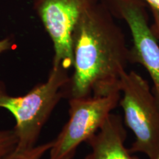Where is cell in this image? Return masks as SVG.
Returning <instances> with one entry per match:
<instances>
[{"label": "cell", "mask_w": 159, "mask_h": 159, "mask_svg": "<svg viewBox=\"0 0 159 159\" xmlns=\"http://www.w3.org/2000/svg\"><path fill=\"white\" fill-rule=\"evenodd\" d=\"M150 5V7L159 10V0H144Z\"/></svg>", "instance_id": "cell-12"}, {"label": "cell", "mask_w": 159, "mask_h": 159, "mask_svg": "<svg viewBox=\"0 0 159 159\" xmlns=\"http://www.w3.org/2000/svg\"><path fill=\"white\" fill-rule=\"evenodd\" d=\"M116 11L126 21L133 38L131 63L144 67L153 84V93L159 105V45L149 25L144 4L141 0H115Z\"/></svg>", "instance_id": "cell-6"}, {"label": "cell", "mask_w": 159, "mask_h": 159, "mask_svg": "<svg viewBox=\"0 0 159 159\" xmlns=\"http://www.w3.org/2000/svg\"><path fill=\"white\" fill-rule=\"evenodd\" d=\"M16 48V43L13 38L5 37L0 39V55Z\"/></svg>", "instance_id": "cell-10"}, {"label": "cell", "mask_w": 159, "mask_h": 159, "mask_svg": "<svg viewBox=\"0 0 159 159\" xmlns=\"http://www.w3.org/2000/svg\"><path fill=\"white\" fill-rule=\"evenodd\" d=\"M73 72L65 98L106 96L120 91L130 49L111 9L100 1L81 16L71 35Z\"/></svg>", "instance_id": "cell-1"}, {"label": "cell", "mask_w": 159, "mask_h": 159, "mask_svg": "<svg viewBox=\"0 0 159 159\" xmlns=\"http://www.w3.org/2000/svg\"><path fill=\"white\" fill-rule=\"evenodd\" d=\"M127 132L120 115H109L102 126L86 142L91 151L83 159H139L125 147Z\"/></svg>", "instance_id": "cell-7"}, {"label": "cell", "mask_w": 159, "mask_h": 159, "mask_svg": "<svg viewBox=\"0 0 159 159\" xmlns=\"http://www.w3.org/2000/svg\"><path fill=\"white\" fill-rule=\"evenodd\" d=\"M119 105L125 122L135 136L129 149L148 159H159V105L150 85L134 71H123L120 80Z\"/></svg>", "instance_id": "cell-3"}, {"label": "cell", "mask_w": 159, "mask_h": 159, "mask_svg": "<svg viewBox=\"0 0 159 159\" xmlns=\"http://www.w3.org/2000/svg\"><path fill=\"white\" fill-rule=\"evenodd\" d=\"M121 91L69 99V119L52 141L48 159H72L83 142L96 134L119 105Z\"/></svg>", "instance_id": "cell-4"}, {"label": "cell", "mask_w": 159, "mask_h": 159, "mask_svg": "<svg viewBox=\"0 0 159 159\" xmlns=\"http://www.w3.org/2000/svg\"><path fill=\"white\" fill-rule=\"evenodd\" d=\"M101 0H33V8L50 38L52 64L72 68L71 35L83 13Z\"/></svg>", "instance_id": "cell-5"}, {"label": "cell", "mask_w": 159, "mask_h": 159, "mask_svg": "<svg viewBox=\"0 0 159 159\" xmlns=\"http://www.w3.org/2000/svg\"><path fill=\"white\" fill-rule=\"evenodd\" d=\"M69 70L61 65L52 64L47 80L35 85L26 94H10L0 80V108L6 109L15 119L13 129L18 139L16 151L37 145L41 131L55 107L65 98V88L69 80Z\"/></svg>", "instance_id": "cell-2"}, {"label": "cell", "mask_w": 159, "mask_h": 159, "mask_svg": "<svg viewBox=\"0 0 159 159\" xmlns=\"http://www.w3.org/2000/svg\"><path fill=\"white\" fill-rule=\"evenodd\" d=\"M18 139L14 130H0V159H6L16 150Z\"/></svg>", "instance_id": "cell-8"}, {"label": "cell", "mask_w": 159, "mask_h": 159, "mask_svg": "<svg viewBox=\"0 0 159 159\" xmlns=\"http://www.w3.org/2000/svg\"><path fill=\"white\" fill-rule=\"evenodd\" d=\"M52 141L44 144H37L34 148L23 151H15L6 159H41L50 150Z\"/></svg>", "instance_id": "cell-9"}, {"label": "cell", "mask_w": 159, "mask_h": 159, "mask_svg": "<svg viewBox=\"0 0 159 159\" xmlns=\"http://www.w3.org/2000/svg\"><path fill=\"white\" fill-rule=\"evenodd\" d=\"M152 10V15L154 17V21H155V25H154V30L152 29L156 37H158L159 39V10L153 8V7H151Z\"/></svg>", "instance_id": "cell-11"}]
</instances>
